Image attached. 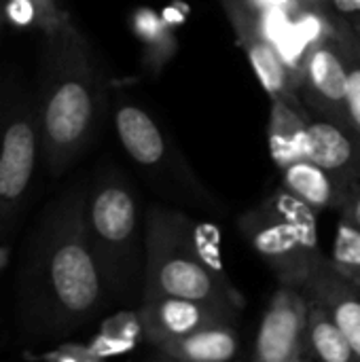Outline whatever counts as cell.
<instances>
[{"label":"cell","mask_w":360,"mask_h":362,"mask_svg":"<svg viewBox=\"0 0 360 362\" xmlns=\"http://www.w3.org/2000/svg\"><path fill=\"white\" fill-rule=\"evenodd\" d=\"M344 30L308 51L299 74V98L308 110L348 123V62L342 42Z\"/></svg>","instance_id":"cell-8"},{"label":"cell","mask_w":360,"mask_h":362,"mask_svg":"<svg viewBox=\"0 0 360 362\" xmlns=\"http://www.w3.org/2000/svg\"><path fill=\"white\" fill-rule=\"evenodd\" d=\"M144 255L142 299L187 297L240 312L242 297L227 278L219 235L210 225L153 206L146 214Z\"/></svg>","instance_id":"cell-3"},{"label":"cell","mask_w":360,"mask_h":362,"mask_svg":"<svg viewBox=\"0 0 360 362\" xmlns=\"http://www.w3.org/2000/svg\"><path fill=\"white\" fill-rule=\"evenodd\" d=\"M306 159L348 182H359L360 134L346 121L310 110Z\"/></svg>","instance_id":"cell-11"},{"label":"cell","mask_w":360,"mask_h":362,"mask_svg":"<svg viewBox=\"0 0 360 362\" xmlns=\"http://www.w3.org/2000/svg\"><path fill=\"white\" fill-rule=\"evenodd\" d=\"M252 358L259 362L308 361V299L301 288L280 284L261 320Z\"/></svg>","instance_id":"cell-7"},{"label":"cell","mask_w":360,"mask_h":362,"mask_svg":"<svg viewBox=\"0 0 360 362\" xmlns=\"http://www.w3.org/2000/svg\"><path fill=\"white\" fill-rule=\"evenodd\" d=\"M85 223L108 295L132 297L138 276L144 280L146 255L144 242H140L138 204L121 176L104 174L87 189Z\"/></svg>","instance_id":"cell-5"},{"label":"cell","mask_w":360,"mask_h":362,"mask_svg":"<svg viewBox=\"0 0 360 362\" xmlns=\"http://www.w3.org/2000/svg\"><path fill=\"white\" fill-rule=\"evenodd\" d=\"M331 265L348 280L360 284V229L339 218L331 252Z\"/></svg>","instance_id":"cell-20"},{"label":"cell","mask_w":360,"mask_h":362,"mask_svg":"<svg viewBox=\"0 0 360 362\" xmlns=\"http://www.w3.org/2000/svg\"><path fill=\"white\" fill-rule=\"evenodd\" d=\"M301 6H308V8H318V11H333L331 8V2L329 0H299Z\"/></svg>","instance_id":"cell-26"},{"label":"cell","mask_w":360,"mask_h":362,"mask_svg":"<svg viewBox=\"0 0 360 362\" xmlns=\"http://www.w3.org/2000/svg\"><path fill=\"white\" fill-rule=\"evenodd\" d=\"M333 13L360 45V0H329Z\"/></svg>","instance_id":"cell-22"},{"label":"cell","mask_w":360,"mask_h":362,"mask_svg":"<svg viewBox=\"0 0 360 362\" xmlns=\"http://www.w3.org/2000/svg\"><path fill=\"white\" fill-rule=\"evenodd\" d=\"M310 110L301 98H274L267 123V142L274 163L284 170L286 165L306 159Z\"/></svg>","instance_id":"cell-15"},{"label":"cell","mask_w":360,"mask_h":362,"mask_svg":"<svg viewBox=\"0 0 360 362\" xmlns=\"http://www.w3.org/2000/svg\"><path fill=\"white\" fill-rule=\"evenodd\" d=\"M236 312L210 303L197 301L187 297H151L142 299L138 310L140 333L151 346H159L163 341L189 335L197 329L219 325V322H233Z\"/></svg>","instance_id":"cell-10"},{"label":"cell","mask_w":360,"mask_h":362,"mask_svg":"<svg viewBox=\"0 0 360 362\" xmlns=\"http://www.w3.org/2000/svg\"><path fill=\"white\" fill-rule=\"evenodd\" d=\"M257 4H265V6H276V8H282L286 13H295L297 8H301V2L299 0H255Z\"/></svg>","instance_id":"cell-25"},{"label":"cell","mask_w":360,"mask_h":362,"mask_svg":"<svg viewBox=\"0 0 360 362\" xmlns=\"http://www.w3.org/2000/svg\"><path fill=\"white\" fill-rule=\"evenodd\" d=\"M40 358H47V361H93V358H100V354H98V350H93V348L89 350L85 346H64V348L42 354Z\"/></svg>","instance_id":"cell-23"},{"label":"cell","mask_w":360,"mask_h":362,"mask_svg":"<svg viewBox=\"0 0 360 362\" xmlns=\"http://www.w3.org/2000/svg\"><path fill=\"white\" fill-rule=\"evenodd\" d=\"M34 106L42 159L59 176L91 144L102 108L95 59L79 28L45 38Z\"/></svg>","instance_id":"cell-2"},{"label":"cell","mask_w":360,"mask_h":362,"mask_svg":"<svg viewBox=\"0 0 360 362\" xmlns=\"http://www.w3.org/2000/svg\"><path fill=\"white\" fill-rule=\"evenodd\" d=\"M301 291L329 310L360 361V284L344 278L327 261Z\"/></svg>","instance_id":"cell-12"},{"label":"cell","mask_w":360,"mask_h":362,"mask_svg":"<svg viewBox=\"0 0 360 362\" xmlns=\"http://www.w3.org/2000/svg\"><path fill=\"white\" fill-rule=\"evenodd\" d=\"M6 23V0H0V28Z\"/></svg>","instance_id":"cell-27"},{"label":"cell","mask_w":360,"mask_h":362,"mask_svg":"<svg viewBox=\"0 0 360 362\" xmlns=\"http://www.w3.org/2000/svg\"><path fill=\"white\" fill-rule=\"evenodd\" d=\"M238 227L280 284L303 288L329 261L318 246L316 212L284 189L248 210Z\"/></svg>","instance_id":"cell-4"},{"label":"cell","mask_w":360,"mask_h":362,"mask_svg":"<svg viewBox=\"0 0 360 362\" xmlns=\"http://www.w3.org/2000/svg\"><path fill=\"white\" fill-rule=\"evenodd\" d=\"M157 350L172 361L182 362H227L240 352V337L233 322H219L197 329L189 335L163 341Z\"/></svg>","instance_id":"cell-16"},{"label":"cell","mask_w":360,"mask_h":362,"mask_svg":"<svg viewBox=\"0 0 360 362\" xmlns=\"http://www.w3.org/2000/svg\"><path fill=\"white\" fill-rule=\"evenodd\" d=\"M132 28H134L136 38L142 45L144 66L153 74L161 72L163 66L176 53V38H174L172 25L155 11L140 6L132 15Z\"/></svg>","instance_id":"cell-18"},{"label":"cell","mask_w":360,"mask_h":362,"mask_svg":"<svg viewBox=\"0 0 360 362\" xmlns=\"http://www.w3.org/2000/svg\"><path fill=\"white\" fill-rule=\"evenodd\" d=\"M308 356L310 361L316 358L325 362L359 361L329 310L314 299H308Z\"/></svg>","instance_id":"cell-17"},{"label":"cell","mask_w":360,"mask_h":362,"mask_svg":"<svg viewBox=\"0 0 360 362\" xmlns=\"http://www.w3.org/2000/svg\"><path fill=\"white\" fill-rule=\"evenodd\" d=\"M40 153L36 106L11 100L0 108V227L19 210Z\"/></svg>","instance_id":"cell-6"},{"label":"cell","mask_w":360,"mask_h":362,"mask_svg":"<svg viewBox=\"0 0 360 362\" xmlns=\"http://www.w3.org/2000/svg\"><path fill=\"white\" fill-rule=\"evenodd\" d=\"M6 23L40 32L42 38L76 28L70 13L57 0H6Z\"/></svg>","instance_id":"cell-19"},{"label":"cell","mask_w":360,"mask_h":362,"mask_svg":"<svg viewBox=\"0 0 360 362\" xmlns=\"http://www.w3.org/2000/svg\"><path fill=\"white\" fill-rule=\"evenodd\" d=\"M6 259H8V252H6V250H4V248L0 246V267H2L4 263H6Z\"/></svg>","instance_id":"cell-28"},{"label":"cell","mask_w":360,"mask_h":362,"mask_svg":"<svg viewBox=\"0 0 360 362\" xmlns=\"http://www.w3.org/2000/svg\"><path fill=\"white\" fill-rule=\"evenodd\" d=\"M352 185L310 159H299L282 170V189L308 204L316 214L325 210L339 212Z\"/></svg>","instance_id":"cell-14"},{"label":"cell","mask_w":360,"mask_h":362,"mask_svg":"<svg viewBox=\"0 0 360 362\" xmlns=\"http://www.w3.org/2000/svg\"><path fill=\"white\" fill-rule=\"evenodd\" d=\"M115 129L125 153L144 170H161L170 163V144L144 108L121 104L115 110Z\"/></svg>","instance_id":"cell-13"},{"label":"cell","mask_w":360,"mask_h":362,"mask_svg":"<svg viewBox=\"0 0 360 362\" xmlns=\"http://www.w3.org/2000/svg\"><path fill=\"white\" fill-rule=\"evenodd\" d=\"M85 187H72L42 216L19 276L23 329L34 337H59L89 322L108 288L85 223Z\"/></svg>","instance_id":"cell-1"},{"label":"cell","mask_w":360,"mask_h":362,"mask_svg":"<svg viewBox=\"0 0 360 362\" xmlns=\"http://www.w3.org/2000/svg\"><path fill=\"white\" fill-rule=\"evenodd\" d=\"M259 83L269 98H299V85L278 49L263 34L252 0H221Z\"/></svg>","instance_id":"cell-9"},{"label":"cell","mask_w":360,"mask_h":362,"mask_svg":"<svg viewBox=\"0 0 360 362\" xmlns=\"http://www.w3.org/2000/svg\"><path fill=\"white\" fill-rule=\"evenodd\" d=\"M339 214H342V218H346L348 223H352L354 227L360 229V180L352 185V189H350V193H348Z\"/></svg>","instance_id":"cell-24"},{"label":"cell","mask_w":360,"mask_h":362,"mask_svg":"<svg viewBox=\"0 0 360 362\" xmlns=\"http://www.w3.org/2000/svg\"><path fill=\"white\" fill-rule=\"evenodd\" d=\"M342 42L348 62V91H346L348 123L360 134V45L348 30H344Z\"/></svg>","instance_id":"cell-21"}]
</instances>
